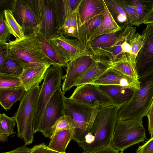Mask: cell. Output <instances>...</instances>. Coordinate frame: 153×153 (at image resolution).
<instances>
[{
    "label": "cell",
    "instance_id": "12",
    "mask_svg": "<svg viewBox=\"0 0 153 153\" xmlns=\"http://www.w3.org/2000/svg\"><path fill=\"white\" fill-rule=\"evenodd\" d=\"M51 43L68 62L91 53L78 38L70 39L59 33L49 39Z\"/></svg>",
    "mask_w": 153,
    "mask_h": 153
},
{
    "label": "cell",
    "instance_id": "46",
    "mask_svg": "<svg viewBox=\"0 0 153 153\" xmlns=\"http://www.w3.org/2000/svg\"><path fill=\"white\" fill-rule=\"evenodd\" d=\"M8 136L6 135L0 133V141L1 142H4L7 141Z\"/></svg>",
    "mask_w": 153,
    "mask_h": 153
},
{
    "label": "cell",
    "instance_id": "27",
    "mask_svg": "<svg viewBox=\"0 0 153 153\" xmlns=\"http://www.w3.org/2000/svg\"><path fill=\"white\" fill-rule=\"evenodd\" d=\"M104 19V14L97 15L89 19L79 26L78 38L87 46L93 32L98 27Z\"/></svg>",
    "mask_w": 153,
    "mask_h": 153
},
{
    "label": "cell",
    "instance_id": "16",
    "mask_svg": "<svg viewBox=\"0 0 153 153\" xmlns=\"http://www.w3.org/2000/svg\"><path fill=\"white\" fill-rule=\"evenodd\" d=\"M91 84L99 85H119L140 88L139 80L125 76L111 68L96 79Z\"/></svg>",
    "mask_w": 153,
    "mask_h": 153
},
{
    "label": "cell",
    "instance_id": "39",
    "mask_svg": "<svg viewBox=\"0 0 153 153\" xmlns=\"http://www.w3.org/2000/svg\"><path fill=\"white\" fill-rule=\"evenodd\" d=\"M136 153H153V136L138 148Z\"/></svg>",
    "mask_w": 153,
    "mask_h": 153
},
{
    "label": "cell",
    "instance_id": "24",
    "mask_svg": "<svg viewBox=\"0 0 153 153\" xmlns=\"http://www.w3.org/2000/svg\"><path fill=\"white\" fill-rule=\"evenodd\" d=\"M111 62L112 69L125 76L138 80L135 63L131 60L129 53H123Z\"/></svg>",
    "mask_w": 153,
    "mask_h": 153
},
{
    "label": "cell",
    "instance_id": "32",
    "mask_svg": "<svg viewBox=\"0 0 153 153\" xmlns=\"http://www.w3.org/2000/svg\"><path fill=\"white\" fill-rule=\"evenodd\" d=\"M0 133L7 136L15 134L14 131L16 121L14 117H10L5 114H0Z\"/></svg>",
    "mask_w": 153,
    "mask_h": 153
},
{
    "label": "cell",
    "instance_id": "47",
    "mask_svg": "<svg viewBox=\"0 0 153 153\" xmlns=\"http://www.w3.org/2000/svg\"><path fill=\"white\" fill-rule=\"evenodd\" d=\"M44 153H62L59 152H56V151L52 150L49 148H48V146L47 147V149H46V150Z\"/></svg>",
    "mask_w": 153,
    "mask_h": 153
},
{
    "label": "cell",
    "instance_id": "30",
    "mask_svg": "<svg viewBox=\"0 0 153 153\" xmlns=\"http://www.w3.org/2000/svg\"><path fill=\"white\" fill-rule=\"evenodd\" d=\"M131 2L135 7L138 19L139 26L153 10V0H131Z\"/></svg>",
    "mask_w": 153,
    "mask_h": 153
},
{
    "label": "cell",
    "instance_id": "19",
    "mask_svg": "<svg viewBox=\"0 0 153 153\" xmlns=\"http://www.w3.org/2000/svg\"><path fill=\"white\" fill-rule=\"evenodd\" d=\"M111 67V62L108 59L95 57L75 86L91 84L96 79Z\"/></svg>",
    "mask_w": 153,
    "mask_h": 153
},
{
    "label": "cell",
    "instance_id": "25",
    "mask_svg": "<svg viewBox=\"0 0 153 153\" xmlns=\"http://www.w3.org/2000/svg\"><path fill=\"white\" fill-rule=\"evenodd\" d=\"M26 91L23 86L0 88V104L6 111L11 108L14 103L20 100Z\"/></svg>",
    "mask_w": 153,
    "mask_h": 153
},
{
    "label": "cell",
    "instance_id": "42",
    "mask_svg": "<svg viewBox=\"0 0 153 153\" xmlns=\"http://www.w3.org/2000/svg\"><path fill=\"white\" fill-rule=\"evenodd\" d=\"M32 149V148H30L24 145L19 146L11 151L1 153H30Z\"/></svg>",
    "mask_w": 153,
    "mask_h": 153
},
{
    "label": "cell",
    "instance_id": "23",
    "mask_svg": "<svg viewBox=\"0 0 153 153\" xmlns=\"http://www.w3.org/2000/svg\"><path fill=\"white\" fill-rule=\"evenodd\" d=\"M104 2L105 8L103 14L104 19L101 24L93 32L88 42L98 36L115 33L120 31L121 29V27L116 22L108 10L104 0Z\"/></svg>",
    "mask_w": 153,
    "mask_h": 153
},
{
    "label": "cell",
    "instance_id": "21",
    "mask_svg": "<svg viewBox=\"0 0 153 153\" xmlns=\"http://www.w3.org/2000/svg\"><path fill=\"white\" fill-rule=\"evenodd\" d=\"M103 0H82L77 10L79 26L91 19L104 14Z\"/></svg>",
    "mask_w": 153,
    "mask_h": 153
},
{
    "label": "cell",
    "instance_id": "7",
    "mask_svg": "<svg viewBox=\"0 0 153 153\" xmlns=\"http://www.w3.org/2000/svg\"><path fill=\"white\" fill-rule=\"evenodd\" d=\"M63 71L62 67H49L45 73L43 82L40 86L36 109L33 119L34 133L39 131L45 108L55 91L61 87Z\"/></svg>",
    "mask_w": 153,
    "mask_h": 153
},
{
    "label": "cell",
    "instance_id": "50",
    "mask_svg": "<svg viewBox=\"0 0 153 153\" xmlns=\"http://www.w3.org/2000/svg\"></svg>",
    "mask_w": 153,
    "mask_h": 153
},
{
    "label": "cell",
    "instance_id": "43",
    "mask_svg": "<svg viewBox=\"0 0 153 153\" xmlns=\"http://www.w3.org/2000/svg\"><path fill=\"white\" fill-rule=\"evenodd\" d=\"M47 146L43 143L39 145H35L30 153H44Z\"/></svg>",
    "mask_w": 153,
    "mask_h": 153
},
{
    "label": "cell",
    "instance_id": "40",
    "mask_svg": "<svg viewBox=\"0 0 153 153\" xmlns=\"http://www.w3.org/2000/svg\"><path fill=\"white\" fill-rule=\"evenodd\" d=\"M146 116L148 120V130L152 137L153 136V100Z\"/></svg>",
    "mask_w": 153,
    "mask_h": 153
},
{
    "label": "cell",
    "instance_id": "38",
    "mask_svg": "<svg viewBox=\"0 0 153 153\" xmlns=\"http://www.w3.org/2000/svg\"><path fill=\"white\" fill-rule=\"evenodd\" d=\"M0 17V46L5 45L10 41L11 34L6 25L4 12L1 13Z\"/></svg>",
    "mask_w": 153,
    "mask_h": 153
},
{
    "label": "cell",
    "instance_id": "17",
    "mask_svg": "<svg viewBox=\"0 0 153 153\" xmlns=\"http://www.w3.org/2000/svg\"><path fill=\"white\" fill-rule=\"evenodd\" d=\"M99 88L110 99L113 104L119 107L128 102L135 89L119 85H99Z\"/></svg>",
    "mask_w": 153,
    "mask_h": 153
},
{
    "label": "cell",
    "instance_id": "36",
    "mask_svg": "<svg viewBox=\"0 0 153 153\" xmlns=\"http://www.w3.org/2000/svg\"><path fill=\"white\" fill-rule=\"evenodd\" d=\"M121 1L127 15L129 24L139 27L138 19L135 7L130 0H122Z\"/></svg>",
    "mask_w": 153,
    "mask_h": 153
},
{
    "label": "cell",
    "instance_id": "18",
    "mask_svg": "<svg viewBox=\"0 0 153 153\" xmlns=\"http://www.w3.org/2000/svg\"><path fill=\"white\" fill-rule=\"evenodd\" d=\"M82 0H51L59 31L71 15L78 10Z\"/></svg>",
    "mask_w": 153,
    "mask_h": 153
},
{
    "label": "cell",
    "instance_id": "35",
    "mask_svg": "<svg viewBox=\"0 0 153 153\" xmlns=\"http://www.w3.org/2000/svg\"><path fill=\"white\" fill-rule=\"evenodd\" d=\"M22 86L20 78L0 73V88H7Z\"/></svg>",
    "mask_w": 153,
    "mask_h": 153
},
{
    "label": "cell",
    "instance_id": "31",
    "mask_svg": "<svg viewBox=\"0 0 153 153\" xmlns=\"http://www.w3.org/2000/svg\"><path fill=\"white\" fill-rule=\"evenodd\" d=\"M23 70V67L16 61L7 57L0 68V73L19 77Z\"/></svg>",
    "mask_w": 153,
    "mask_h": 153
},
{
    "label": "cell",
    "instance_id": "8",
    "mask_svg": "<svg viewBox=\"0 0 153 153\" xmlns=\"http://www.w3.org/2000/svg\"><path fill=\"white\" fill-rule=\"evenodd\" d=\"M9 8L25 36L39 33L41 20L36 0H13L8 3Z\"/></svg>",
    "mask_w": 153,
    "mask_h": 153
},
{
    "label": "cell",
    "instance_id": "45",
    "mask_svg": "<svg viewBox=\"0 0 153 153\" xmlns=\"http://www.w3.org/2000/svg\"><path fill=\"white\" fill-rule=\"evenodd\" d=\"M143 24L146 25L153 24V10L145 19Z\"/></svg>",
    "mask_w": 153,
    "mask_h": 153
},
{
    "label": "cell",
    "instance_id": "9",
    "mask_svg": "<svg viewBox=\"0 0 153 153\" xmlns=\"http://www.w3.org/2000/svg\"><path fill=\"white\" fill-rule=\"evenodd\" d=\"M65 93L61 87L53 94L44 111L39 131L45 137L50 138L53 134L52 128L57 121L64 115Z\"/></svg>",
    "mask_w": 153,
    "mask_h": 153
},
{
    "label": "cell",
    "instance_id": "44",
    "mask_svg": "<svg viewBox=\"0 0 153 153\" xmlns=\"http://www.w3.org/2000/svg\"><path fill=\"white\" fill-rule=\"evenodd\" d=\"M7 58L5 49L3 46H0V68H1Z\"/></svg>",
    "mask_w": 153,
    "mask_h": 153
},
{
    "label": "cell",
    "instance_id": "15",
    "mask_svg": "<svg viewBox=\"0 0 153 153\" xmlns=\"http://www.w3.org/2000/svg\"><path fill=\"white\" fill-rule=\"evenodd\" d=\"M36 1L41 20L39 33L50 39L58 33L51 0H36Z\"/></svg>",
    "mask_w": 153,
    "mask_h": 153
},
{
    "label": "cell",
    "instance_id": "22",
    "mask_svg": "<svg viewBox=\"0 0 153 153\" xmlns=\"http://www.w3.org/2000/svg\"><path fill=\"white\" fill-rule=\"evenodd\" d=\"M36 36L51 65L67 67L68 62L51 43L50 39L39 33H36Z\"/></svg>",
    "mask_w": 153,
    "mask_h": 153
},
{
    "label": "cell",
    "instance_id": "20",
    "mask_svg": "<svg viewBox=\"0 0 153 153\" xmlns=\"http://www.w3.org/2000/svg\"><path fill=\"white\" fill-rule=\"evenodd\" d=\"M50 64L30 66L23 68L22 74L19 76L22 85L27 91L41 82Z\"/></svg>",
    "mask_w": 153,
    "mask_h": 153
},
{
    "label": "cell",
    "instance_id": "3",
    "mask_svg": "<svg viewBox=\"0 0 153 153\" xmlns=\"http://www.w3.org/2000/svg\"><path fill=\"white\" fill-rule=\"evenodd\" d=\"M140 87L135 89L131 100L119 107L118 119H140L147 115L153 100V69L139 77Z\"/></svg>",
    "mask_w": 153,
    "mask_h": 153
},
{
    "label": "cell",
    "instance_id": "41",
    "mask_svg": "<svg viewBox=\"0 0 153 153\" xmlns=\"http://www.w3.org/2000/svg\"><path fill=\"white\" fill-rule=\"evenodd\" d=\"M119 151L110 145L94 151L82 153H119Z\"/></svg>",
    "mask_w": 153,
    "mask_h": 153
},
{
    "label": "cell",
    "instance_id": "13",
    "mask_svg": "<svg viewBox=\"0 0 153 153\" xmlns=\"http://www.w3.org/2000/svg\"><path fill=\"white\" fill-rule=\"evenodd\" d=\"M142 47L137 57L135 65L138 77L153 69V24L146 25Z\"/></svg>",
    "mask_w": 153,
    "mask_h": 153
},
{
    "label": "cell",
    "instance_id": "33",
    "mask_svg": "<svg viewBox=\"0 0 153 153\" xmlns=\"http://www.w3.org/2000/svg\"><path fill=\"white\" fill-rule=\"evenodd\" d=\"M76 128V123L71 117L68 115H64L57 121L53 127L52 135L56 134L58 132L65 130H75Z\"/></svg>",
    "mask_w": 153,
    "mask_h": 153
},
{
    "label": "cell",
    "instance_id": "11",
    "mask_svg": "<svg viewBox=\"0 0 153 153\" xmlns=\"http://www.w3.org/2000/svg\"><path fill=\"white\" fill-rule=\"evenodd\" d=\"M69 98L94 107L114 105L98 85L92 84L77 86Z\"/></svg>",
    "mask_w": 153,
    "mask_h": 153
},
{
    "label": "cell",
    "instance_id": "6",
    "mask_svg": "<svg viewBox=\"0 0 153 153\" xmlns=\"http://www.w3.org/2000/svg\"><path fill=\"white\" fill-rule=\"evenodd\" d=\"M146 139L142 119L126 120H117L111 145L118 151L123 152Z\"/></svg>",
    "mask_w": 153,
    "mask_h": 153
},
{
    "label": "cell",
    "instance_id": "48",
    "mask_svg": "<svg viewBox=\"0 0 153 153\" xmlns=\"http://www.w3.org/2000/svg\"><path fill=\"white\" fill-rule=\"evenodd\" d=\"M10 0H1L0 1V7H2L6 4L9 3Z\"/></svg>",
    "mask_w": 153,
    "mask_h": 153
},
{
    "label": "cell",
    "instance_id": "37",
    "mask_svg": "<svg viewBox=\"0 0 153 153\" xmlns=\"http://www.w3.org/2000/svg\"><path fill=\"white\" fill-rule=\"evenodd\" d=\"M104 1L108 10L112 15L113 14L117 17L119 15L121 14L128 18L121 0H109Z\"/></svg>",
    "mask_w": 153,
    "mask_h": 153
},
{
    "label": "cell",
    "instance_id": "2",
    "mask_svg": "<svg viewBox=\"0 0 153 153\" xmlns=\"http://www.w3.org/2000/svg\"><path fill=\"white\" fill-rule=\"evenodd\" d=\"M3 46L7 57L16 61L23 68L29 66L51 65L36 33L25 36L21 39L10 41Z\"/></svg>",
    "mask_w": 153,
    "mask_h": 153
},
{
    "label": "cell",
    "instance_id": "49",
    "mask_svg": "<svg viewBox=\"0 0 153 153\" xmlns=\"http://www.w3.org/2000/svg\"><path fill=\"white\" fill-rule=\"evenodd\" d=\"M123 153V152L120 151V153Z\"/></svg>",
    "mask_w": 153,
    "mask_h": 153
},
{
    "label": "cell",
    "instance_id": "26",
    "mask_svg": "<svg viewBox=\"0 0 153 153\" xmlns=\"http://www.w3.org/2000/svg\"><path fill=\"white\" fill-rule=\"evenodd\" d=\"M74 131L72 129H67L52 135L48 147L59 152L65 153L68 144L73 139Z\"/></svg>",
    "mask_w": 153,
    "mask_h": 153
},
{
    "label": "cell",
    "instance_id": "29",
    "mask_svg": "<svg viewBox=\"0 0 153 153\" xmlns=\"http://www.w3.org/2000/svg\"><path fill=\"white\" fill-rule=\"evenodd\" d=\"M77 10L73 13L62 25L59 33L66 37H79Z\"/></svg>",
    "mask_w": 153,
    "mask_h": 153
},
{
    "label": "cell",
    "instance_id": "34",
    "mask_svg": "<svg viewBox=\"0 0 153 153\" xmlns=\"http://www.w3.org/2000/svg\"><path fill=\"white\" fill-rule=\"evenodd\" d=\"M144 37L145 35L143 33L140 34L137 33L134 34L131 40V53L129 55L131 60L134 63H135L138 53L142 47Z\"/></svg>",
    "mask_w": 153,
    "mask_h": 153
},
{
    "label": "cell",
    "instance_id": "5",
    "mask_svg": "<svg viewBox=\"0 0 153 153\" xmlns=\"http://www.w3.org/2000/svg\"><path fill=\"white\" fill-rule=\"evenodd\" d=\"M99 111V107H93L65 97L64 115L70 116L76 123L73 139L78 145L84 142Z\"/></svg>",
    "mask_w": 153,
    "mask_h": 153
},
{
    "label": "cell",
    "instance_id": "4",
    "mask_svg": "<svg viewBox=\"0 0 153 153\" xmlns=\"http://www.w3.org/2000/svg\"><path fill=\"white\" fill-rule=\"evenodd\" d=\"M40 89L37 85L26 91L13 116L17 125V137L24 140L25 146L34 140L33 119Z\"/></svg>",
    "mask_w": 153,
    "mask_h": 153
},
{
    "label": "cell",
    "instance_id": "14",
    "mask_svg": "<svg viewBox=\"0 0 153 153\" xmlns=\"http://www.w3.org/2000/svg\"><path fill=\"white\" fill-rule=\"evenodd\" d=\"M95 57L91 53L80 56L68 62L66 74L62 76V91L65 93L81 78Z\"/></svg>",
    "mask_w": 153,
    "mask_h": 153
},
{
    "label": "cell",
    "instance_id": "10",
    "mask_svg": "<svg viewBox=\"0 0 153 153\" xmlns=\"http://www.w3.org/2000/svg\"><path fill=\"white\" fill-rule=\"evenodd\" d=\"M135 27L126 25L115 33L100 36L89 42L87 47L94 56L100 57L107 50L127 39H131L135 33Z\"/></svg>",
    "mask_w": 153,
    "mask_h": 153
},
{
    "label": "cell",
    "instance_id": "28",
    "mask_svg": "<svg viewBox=\"0 0 153 153\" xmlns=\"http://www.w3.org/2000/svg\"><path fill=\"white\" fill-rule=\"evenodd\" d=\"M3 12L4 20L10 34L15 37L16 39L23 38L25 35L22 28L15 18L11 10L5 9Z\"/></svg>",
    "mask_w": 153,
    "mask_h": 153
},
{
    "label": "cell",
    "instance_id": "1",
    "mask_svg": "<svg viewBox=\"0 0 153 153\" xmlns=\"http://www.w3.org/2000/svg\"><path fill=\"white\" fill-rule=\"evenodd\" d=\"M119 107L114 105L99 107V111L84 142L79 146L89 152L111 145L118 120Z\"/></svg>",
    "mask_w": 153,
    "mask_h": 153
}]
</instances>
